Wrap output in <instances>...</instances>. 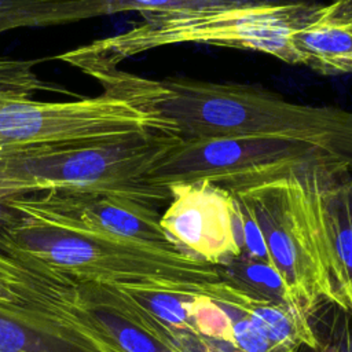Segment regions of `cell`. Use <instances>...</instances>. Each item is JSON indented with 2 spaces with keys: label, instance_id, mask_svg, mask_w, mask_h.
<instances>
[{
  "label": "cell",
  "instance_id": "1",
  "mask_svg": "<svg viewBox=\"0 0 352 352\" xmlns=\"http://www.w3.org/2000/svg\"><path fill=\"white\" fill-rule=\"evenodd\" d=\"M102 92L175 122L179 136H258L296 142L327 153L352 170V111L285 99L260 85L184 76L160 80L126 70L91 72Z\"/></svg>",
  "mask_w": 352,
  "mask_h": 352
},
{
  "label": "cell",
  "instance_id": "2",
  "mask_svg": "<svg viewBox=\"0 0 352 352\" xmlns=\"http://www.w3.org/2000/svg\"><path fill=\"white\" fill-rule=\"evenodd\" d=\"M0 250L33 258L77 280L205 283L214 265L180 249H165L89 228L41 205L34 195L0 199Z\"/></svg>",
  "mask_w": 352,
  "mask_h": 352
},
{
  "label": "cell",
  "instance_id": "3",
  "mask_svg": "<svg viewBox=\"0 0 352 352\" xmlns=\"http://www.w3.org/2000/svg\"><path fill=\"white\" fill-rule=\"evenodd\" d=\"M315 4L301 1L143 14L133 28L63 52L58 59L78 70L111 67L151 50L204 44L261 52L300 66L290 37Z\"/></svg>",
  "mask_w": 352,
  "mask_h": 352
},
{
  "label": "cell",
  "instance_id": "4",
  "mask_svg": "<svg viewBox=\"0 0 352 352\" xmlns=\"http://www.w3.org/2000/svg\"><path fill=\"white\" fill-rule=\"evenodd\" d=\"M179 136L148 131L104 142L50 147L0 160V199L44 191L121 197L151 206L169 204L170 192L154 188L155 160Z\"/></svg>",
  "mask_w": 352,
  "mask_h": 352
},
{
  "label": "cell",
  "instance_id": "5",
  "mask_svg": "<svg viewBox=\"0 0 352 352\" xmlns=\"http://www.w3.org/2000/svg\"><path fill=\"white\" fill-rule=\"evenodd\" d=\"M327 169L336 168L293 173L231 192L252 212L274 268L308 318L326 305L346 312L329 271L319 219L318 179Z\"/></svg>",
  "mask_w": 352,
  "mask_h": 352
},
{
  "label": "cell",
  "instance_id": "6",
  "mask_svg": "<svg viewBox=\"0 0 352 352\" xmlns=\"http://www.w3.org/2000/svg\"><path fill=\"white\" fill-rule=\"evenodd\" d=\"M337 166L348 168L327 153L289 140L258 136L179 138L155 160L148 182L166 192L172 184L199 182L236 192L293 173Z\"/></svg>",
  "mask_w": 352,
  "mask_h": 352
},
{
  "label": "cell",
  "instance_id": "7",
  "mask_svg": "<svg viewBox=\"0 0 352 352\" xmlns=\"http://www.w3.org/2000/svg\"><path fill=\"white\" fill-rule=\"evenodd\" d=\"M148 131L179 136L172 120L106 92L66 102L14 98L0 103V160L32 150L91 144Z\"/></svg>",
  "mask_w": 352,
  "mask_h": 352
},
{
  "label": "cell",
  "instance_id": "8",
  "mask_svg": "<svg viewBox=\"0 0 352 352\" xmlns=\"http://www.w3.org/2000/svg\"><path fill=\"white\" fill-rule=\"evenodd\" d=\"M161 227L183 252L212 265L241 256L234 195L209 182L169 187Z\"/></svg>",
  "mask_w": 352,
  "mask_h": 352
},
{
  "label": "cell",
  "instance_id": "9",
  "mask_svg": "<svg viewBox=\"0 0 352 352\" xmlns=\"http://www.w3.org/2000/svg\"><path fill=\"white\" fill-rule=\"evenodd\" d=\"M32 195L45 208L89 228L158 248L179 249L161 227V214L155 206L121 197L91 194L44 191Z\"/></svg>",
  "mask_w": 352,
  "mask_h": 352
},
{
  "label": "cell",
  "instance_id": "10",
  "mask_svg": "<svg viewBox=\"0 0 352 352\" xmlns=\"http://www.w3.org/2000/svg\"><path fill=\"white\" fill-rule=\"evenodd\" d=\"M70 279L111 352H184L110 285Z\"/></svg>",
  "mask_w": 352,
  "mask_h": 352
},
{
  "label": "cell",
  "instance_id": "11",
  "mask_svg": "<svg viewBox=\"0 0 352 352\" xmlns=\"http://www.w3.org/2000/svg\"><path fill=\"white\" fill-rule=\"evenodd\" d=\"M290 41L300 66L327 77L352 74V0L316 3Z\"/></svg>",
  "mask_w": 352,
  "mask_h": 352
},
{
  "label": "cell",
  "instance_id": "12",
  "mask_svg": "<svg viewBox=\"0 0 352 352\" xmlns=\"http://www.w3.org/2000/svg\"><path fill=\"white\" fill-rule=\"evenodd\" d=\"M318 208L329 271L352 316V172L322 170L318 179Z\"/></svg>",
  "mask_w": 352,
  "mask_h": 352
},
{
  "label": "cell",
  "instance_id": "13",
  "mask_svg": "<svg viewBox=\"0 0 352 352\" xmlns=\"http://www.w3.org/2000/svg\"><path fill=\"white\" fill-rule=\"evenodd\" d=\"M201 293L239 314L274 344L298 351H311L318 346L314 323L290 304L256 296L223 279L204 283Z\"/></svg>",
  "mask_w": 352,
  "mask_h": 352
},
{
  "label": "cell",
  "instance_id": "14",
  "mask_svg": "<svg viewBox=\"0 0 352 352\" xmlns=\"http://www.w3.org/2000/svg\"><path fill=\"white\" fill-rule=\"evenodd\" d=\"M104 0H0V34L104 16Z\"/></svg>",
  "mask_w": 352,
  "mask_h": 352
},
{
  "label": "cell",
  "instance_id": "15",
  "mask_svg": "<svg viewBox=\"0 0 352 352\" xmlns=\"http://www.w3.org/2000/svg\"><path fill=\"white\" fill-rule=\"evenodd\" d=\"M216 268L219 271L220 279L256 296L265 297L278 302L290 304L298 309L285 280L272 265L241 254L220 265H216Z\"/></svg>",
  "mask_w": 352,
  "mask_h": 352
},
{
  "label": "cell",
  "instance_id": "16",
  "mask_svg": "<svg viewBox=\"0 0 352 352\" xmlns=\"http://www.w3.org/2000/svg\"><path fill=\"white\" fill-rule=\"evenodd\" d=\"M315 0H104L106 15L120 12H139L158 14V12H179V11H198L209 8H228L246 7L263 4H285L301 3Z\"/></svg>",
  "mask_w": 352,
  "mask_h": 352
},
{
  "label": "cell",
  "instance_id": "17",
  "mask_svg": "<svg viewBox=\"0 0 352 352\" xmlns=\"http://www.w3.org/2000/svg\"><path fill=\"white\" fill-rule=\"evenodd\" d=\"M38 62L0 55V94L33 98L37 92H55L76 96L67 88L43 80L36 72Z\"/></svg>",
  "mask_w": 352,
  "mask_h": 352
},
{
  "label": "cell",
  "instance_id": "18",
  "mask_svg": "<svg viewBox=\"0 0 352 352\" xmlns=\"http://www.w3.org/2000/svg\"><path fill=\"white\" fill-rule=\"evenodd\" d=\"M188 314L194 329L205 338L234 344V318L230 309L210 297L195 292L188 302Z\"/></svg>",
  "mask_w": 352,
  "mask_h": 352
},
{
  "label": "cell",
  "instance_id": "19",
  "mask_svg": "<svg viewBox=\"0 0 352 352\" xmlns=\"http://www.w3.org/2000/svg\"><path fill=\"white\" fill-rule=\"evenodd\" d=\"M333 312L331 320L327 324L329 331L323 334L314 326L318 337V346L304 352H352V330L348 320L349 314L340 307H334Z\"/></svg>",
  "mask_w": 352,
  "mask_h": 352
},
{
  "label": "cell",
  "instance_id": "20",
  "mask_svg": "<svg viewBox=\"0 0 352 352\" xmlns=\"http://www.w3.org/2000/svg\"><path fill=\"white\" fill-rule=\"evenodd\" d=\"M0 302H14V296L11 290L0 279Z\"/></svg>",
  "mask_w": 352,
  "mask_h": 352
},
{
  "label": "cell",
  "instance_id": "21",
  "mask_svg": "<svg viewBox=\"0 0 352 352\" xmlns=\"http://www.w3.org/2000/svg\"><path fill=\"white\" fill-rule=\"evenodd\" d=\"M14 98H28V96H16V95H10V94H0V103L8 99H14Z\"/></svg>",
  "mask_w": 352,
  "mask_h": 352
}]
</instances>
